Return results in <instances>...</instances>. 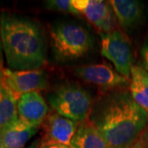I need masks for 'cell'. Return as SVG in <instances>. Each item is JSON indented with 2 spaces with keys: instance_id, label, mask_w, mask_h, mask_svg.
Masks as SVG:
<instances>
[{
  "instance_id": "1",
  "label": "cell",
  "mask_w": 148,
  "mask_h": 148,
  "mask_svg": "<svg viewBox=\"0 0 148 148\" xmlns=\"http://www.w3.org/2000/svg\"><path fill=\"white\" fill-rule=\"evenodd\" d=\"M90 115V121L105 138L108 148H132L148 128V114L135 102L129 90L107 95Z\"/></svg>"
},
{
  "instance_id": "2",
  "label": "cell",
  "mask_w": 148,
  "mask_h": 148,
  "mask_svg": "<svg viewBox=\"0 0 148 148\" xmlns=\"http://www.w3.org/2000/svg\"><path fill=\"white\" fill-rule=\"evenodd\" d=\"M3 52L11 70L42 69L46 63V43L40 25L29 17L9 12L0 16Z\"/></svg>"
},
{
  "instance_id": "3",
  "label": "cell",
  "mask_w": 148,
  "mask_h": 148,
  "mask_svg": "<svg viewBox=\"0 0 148 148\" xmlns=\"http://www.w3.org/2000/svg\"><path fill=\"white\" fill-rule=\"evenodd\" d=\"M53 53L58 62L74 61L85 57L93 45L90 32L75 22L61 21L50 28Z\"/></svg>"
},
{
  "instance_id": "4",
  "label": "cell",
  "mask_w": 148,
  "mask_h": 148,
  "mask_svg": "<svg viewBox=\"0 0 148 148\" xmlns=\"http://www.w3.org/2000/svg\"><path fill=\"white\" fill-rule=\"evenodd\" d=\"M48 101L55 113L77 123L89 120L92 111L89 92L74 83L59 86L48 95Z\"/></svg>"
},
{
  "instance_id": "5",
  "label": "cell",
  "mask_w": 148,
  "mask_h": 148,
  "mask_svg": "<svg viewBox=\"0 0 148 148\" xmlns=\"http://www.w3.org/2000/svg\"><path fill=\"white\" fill-rule=\"evenodd\" d=\"M101 53L114 64L119 73L130 80L133 66V53L131 40L121 31L114 30L101 33Z\"/></svg>"
},
{
  "instance_id": "6",
  "label": "cell",
  "mask_w": 148,
  "mask_h": 148,
  "mask_svg": "<svg viewBox=\"0 0 148 148\" xmlns=\"http://www.w3.org/2000/svg\"><path fill=\"white\" fill-rule=\"evenodd\" d=\"M3 85L18 100L23 94L40 91L48 86V77L44 69L11 70L3 69Z\"/></svg>"
},
{
  "instance_id": "7",
  "label": "cell",
  "mask_w": 148,
  "mask_h": 148,
  "mask_svg": "<svg viewBox=\"0 0 148 148\" xmlns=\"http://www.w3.org/2000/svg\"><path fill=\"white\" fill-rule=\"evenodd\" d=\"M81 15L86 18L101 33L116 30V17L109 2L102 0H73Z\"/></svg>"
},
{
  "instance_id": "8",
  "label": "cell",
  "mask_w": 148,
  "mask_h": 148,
  "mask_svg": "<svg viewBox=\"0 0 148 148\" xmlns=\"http://www.w3.org/2000/svg\"><path fill=\"white\" fill-rule=\"evenodd\" d=\"M75 74L85 82L106 89L123 87L130 80L119 73L108 64H90L76 68Z\"/></svg>"
},
{
  "instance_id": "9",
  "label": "cell",
  "mask_w": 148,
  "mask_h": 148,
  "mask_svg": "<svg viewBox=\"0 0 148 148\" xmlns=\"http://www.w3.org/2000/svg\"><path fill=\"white\" fill-rule=\"evenodd\" d=\"M16 109L18 120L32 127H40L49 115V106L40 91L21 95Z\"/></svg>"
},
{
  "instance_id": "10",
  "label": "cell",
  "mask_w": 148,
  "mask_h": 148,
  "mask_svg": "<svg viewBox=\"0 0 148 148\" xmlns=\"http://www.w3.org/2000/svg\"><path fill=\"white\" fill-rule=\"evenodd\" d=\"M79 123L55 112L51 113L43 123L45 133L41 144H60L73 148L72 140Z\"/></svg>"
},
{
  "instance_id": "11",
  "label": "cell",
  "mask_w": 148,
  "mask_h": 148,
  "mask_svg": "<svg viewBox=\"0 0 148 148\" xmlns=\"http://www.w3.org/2000/svg\"><path fill=\"white\" fill-rule=\"evenodd\" d=\"M117 21L125 31L136 27L143 18V6L136 0L109 1Z\"/></svg>"
},
{
  "instance_id": "12",
  "label": "cell",
  "mask_w": 148,
  "mask_h": 148,
  "mask_svg": "<svg viewBox=\"0 0 148 148\" xmlns=\"http://www.w3.org/2000/svg\"><path fill=\"white\" fill-rule=\"evenodd\" d=\"M39 129L18 120L0 134V148H24Z\"/></svg>"
},
{
  "instance_id": "13",
  "label": "cell",
  "mask_w": 148,
  "mask_h": 148,
  "mask_svg": "<svg viewBox=\"0 0 148 148\" xmlns=\"http://www.w3.org/2000/svg\"><path fill=\"white\" fill-rule=\"evenodd\" d=\"M73 148H108L105 138L89 120L80 123L72 140Z\"/></svg>"
},
{
  "instance_id": "14",
  "label": "cell",
  "mask_w": 148,
  "mask_h": 148,
  "mask_svg": "<svg viewBox=\"0 0 148 148\" xmlns=\"http://www.w3.org/2000/svg\"><path fill=\"white\" fill-rule=\"evenodd\" d=\"M129 92L135 102L148 114V72L143 67L132 66Z\"/></svg>"
},
{
  "instance_id": "15",
  "label": "cell",
  "mask_w": 148,
  "mask_h": 148,
  "mask_svg": "<svg viewBox=\"0 0 148 148\" xmlns=\"http://www.w3.org/2000/svg\"><path fill=\"white\" fill-rule=\"evenodd\" d=\"M17 99L3 85L0 86V134L18 121Z\"/></svg>"
},
{
  "instance_id": "16",
  "label": "cell",
  "mask_w": 148,
  "mask_h": 148,
  "mask_svg": "<svg viewBox=\"0 0 148 148\" xmlns=\"http://www.w3.org/2000/svg\"><path fill=\"white\" fill-rule=\"evenodd\" d=\"M46 8L64 13L81 15L73 4V0H48L45 2Z\"/></svg>"
},
{
  "instance_id": "17",
  "label": "cell",
  "mask_w": 148,
  "mask_h": 148,
  "mask_svg": "<svg viewBox=\"0 0 148 148\" xmlns=\"http://www.w3.org/2000/svg\"><path fill=\"white\" fill-rule=\"evenodd\" d=\"M132 148H148V128L143 132Z\"/></svg>"
},
{
  "instance_id": "18",
  "label": "cell",
  "mask_w": 148,
  "mask_h": 148,
  "mask_svg": "<svg viewBox=\"0 0 148 148\" xmlns=\"http://www.w3.org/2000/svg\"><path fill=\"white\" fill-rule=\"evenodd\" d=\"M141 56L143 59V68L148 72V38L143 44L141 49Z\"/></svg>"
},
{
  "instance_id": "19",
  "label": "cell",
  "mask_w": 148,
  "mask_h": 148,
  "mask_svg": "<svg viewBox=\"0 0 148 148\" xmlns=\"http://www.w3.org/2000/svg\"><path fill=\"white\" fill-rule=\"evenodd\" d=\"M40 148H69L60 144H41Z\"/></svg>"
},
{
  "instance_id": "20",
  "label": "cell",
  "mask_w": 148,
  "mask_h": 148,
  "mask_svg": "<svg viewBox=\"0 0 148 148\" xmlns=\"http://www.w3.org/2000/svg\"><path fill=\"white\" fill-rule=\"evenodd\" d=\"M3 47L1 41V35H0V70H3Z\"/></svg>"
},
{
  "instance_id": "21",
  "label": "cell",
  "mask_w": 148,
  "mask_h": 148,
  "mask_svg": "<svg viewBox=\"0 0 148 148\" xmlns=\"http://www.w3.org/2000/svg\"><path fill=\"white\" fill-rule=\"evenodd\" d=\"M3 70H0V86L3 84Z\"/></svg>"
}]
</instances>
